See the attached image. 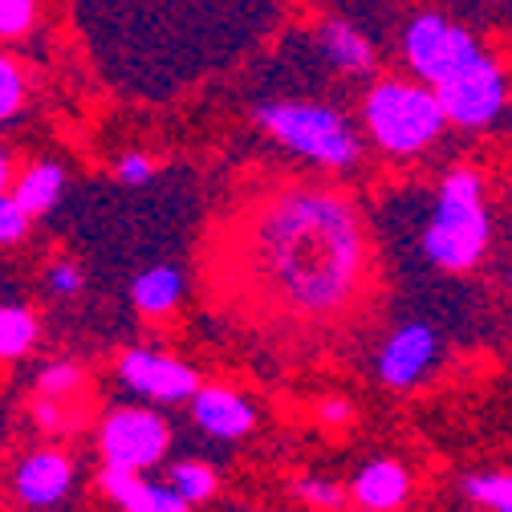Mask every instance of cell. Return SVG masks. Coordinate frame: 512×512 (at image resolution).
Masks as SVG:
<instances>
[{"label":"cell","mask_w":512,"mask_h":512,"mask_svg":"<svg viewBox=\"0 0 512 512\" xmlns=\"http://www.w3.org/2000/svg\"><path fill=\"white\" fill-rule=\"evenodd\" d=\"M248 261L269 297L301 317H334L362 289L366 236L350 200L322 187H289L261 204Z\"/></svg>","instance_id":"6da1fadb"},{"label":"cell","mask_w":512,"mask_h":512,"mask_svg":"<svg viewBox=\"0 0 512 512\" xmlns=\"http://www.w3.org/2000/svg\"><path fill=\"white\" fill-rule=\"evenodd\" d=\"M492 240V220L484 208V175L472 167L447 171L431 208V224L423 232L427 261L443 273H468L480 265Z\"/></svg>","instance_id":"7a4b0ae2"},{"label":"cell","mask_w":512,"mask_h":512,"mask_svg":"<svg viewBox=\"0 0 512 512\" xmlns=\"http://www.w3.org/2000/svg\"><path fill=\"white\" fill-rule=\"evenodd\" d=\"M362 122H366V135L374 139V147L391 159L423 155L447 131L431 86H423L415 78L374 82L362 102Z\"/></svg>","instance_id":"3957f363"},{"label":"cell","mask_w":512,"mask_h":512,"mask_svg":"<svg viewBox=\"0 0 512 512\" xmlns=\"http://www.w3.org/2000/svg\"><path fill=\"white\" fill-rule=\"evenodd\" d=\"M252 118L285 151H293V155H301L317 167H326V171L354 167L358 155H362L354 126L334 106H322V102H261L252 110Z\"/></svg>","instance_id":"277c9868"},{"label":"cell","mask_w":512,"mask_h":512,"mask_svg":"<svg viewBox=\"0 0 512 512\" xmlns=\"http://www.w3.org/2000/svg\"><path fill=\"white\" fill-rule=\"evenodd\" d=\"M431 94H435L447 126H460V131H488L492 122H500L504 102H508L504 66L488 49H480L464 70H456L452 78L431 86Z\"/></svg>","instance_id":"5b68a950"},{"label":"cell","mask_w":512,"mask_h":512,"mask_svg":"<svg viewBox=\"0 0 512 512\" xmlns=\"http://www.w3.org/2000/svg\"><path fill=\"white\" fill-rule=\"evenodd\" d=\"M480 37L472 29H464L460 21L443 17V13H419L407 21L403 29V57L407 70L415 74V82L423 86H439L443 78H452L456 70H464L468 61L480 53Z\"/></svg>","instance_id":"8992f818"},{"label":"cell","mask_w":512,"mask_h":512,"mask_svg":"<svg viewBox=\"0 0 512 512\" xmlns=\"http://www.w3.org/2000/svg\"><path fill=\"white\" fill-rule=\"evenodd\" d=\"M98 447L106 464L147 472L171 452V423L155 407H114L98 427Z\"/></svg>","instance_id":"52a82bcc"},{"label":"cell","mask_w":512,"mask_h":512,"mask_svg":"<svg viewBox=\"0 0 512 512\" xmlns=\"http://www.w3.org/2000/svg\"><path fill=\"white\" fill-rule=\"evenodd\" d=\"M118 382L131 395L171 407V403H187L200 387V370L187 366L171 354H159L151 346H135L118 358Z\"/></svg>","instance_id":"ba28073f"},{"label":"cell","mask_w":512,"mask_h":512,"mask_svg":"<svg viewBox=\"0 0 512 512\" xmlns=\"http://www.w3.org/2000/svg\"><path fill=\"white\" fill-rule=\"evenodd\" d=\"M435 354H439V338H435L431 326H423V322L399 326L387 342H382V350H378V378H382V387L411 391L415 382H423L427 370L435 366Z\"/></svg>","instance_id":"9c48e42d"},{"label":"cell","mask_w":512,"mask_h":512,"mask_svg":"<svg viewBox=\"0 0 512 512\" xmlns=\"http://www.w3.org/2000/svg\"><path fill=\"white\" fill-rule=\"evenodd\" d=\"M187 403H191V419H196V427L212 439L236 443L256 427V407L232 387H204L200 382L196 395H191Z\"/></svg>","instance_id":"30bf717a"},{"label":"cell","mask_w":512,"mask_h":512,"mask_svg":"<svg viewBox=\"0 0 512 512\" xmlns=\"http://www.w3.org/2000/svg\"><path fill=\"white\" fill-rule=\"evenodd\" d=\"M17 496L29 508H53L74 488V460L66 452H33L17 468Z\"/></svg>","instance_id":"8fae6325"},{"label":"cell","mask_w":512,"mask_h":512,"mask_svg":"<svg viewBox=\"0 0 512 512\" xmlns=\"http://www.w3.org/2000/svg\"><path fill=\"white\" fill-rule=\"evenodd\" d=\"M102 488L122 512H191V504L179 500V492L171 484L143 480V472H131V468L106 464L102 468Z\"/></svg>","instance_id":"7c38bea8"},{"label":"cell","mask_w":512,"mask_h":512,"mask_svg":"<svg viewBox=\"0 0 512 512\" xmlns=\"http://www.w3.org/2000/svg\"><path fill=\"white\" fill-rule=\"evenodd\" d=\"M350 496L362 512H395L411 496V472L399 460H370L350 480Z\"/></svg>","instance_id":"4fadbf2b"},{"label":"cell","mask_w":512,"mask_h":512,"mask_svg":"<svg viewBox=\"0 0 512 512\" xmlns=\"http://www.w3.org/2000/svg\"><path fill=\"white\" fill-rule=\"evenodd\" d=\"M317 45H322V57L338 74H370L374 70V45L362 29H354L350 21H338V17H326L317 21Z\"/></svg>","instance_id":"5bb4252c"},{"label":"cell","mask_w":512,"mask_h":512,"mask_svg":"<svg viewBox=\"0 0 512 512\" xmlns=\"http://www.w3.org/2000/svg\"><path fill=\"white\" fill-rule=\"evenodd\" d=\"M9 187H13V200L25 208V216L37 220L61 200V191H66V171H61L57 163H49V159H41V163L25 167Z\"/></svg>","instance_id":"9a60e30c"},{"label":"cell","mask_w":512,"mask_h":512,"mask_svg":"<svg viewBox=\"0 0 512 512\" xmlns=\"http://www.w3.org/2000/svg\"><path fill=\"white\" fill-rule=\"evenodd\" d=\"M131 301L143 317H167L183 301V273L175 265H151L135 277Z\"/></svg>","instance_id":"2e32d148"},{"label":"cell","mask_w":512,"mask_h":512,"mask_svg":"<svg viewBox=\"0 0 512 512\" xmlns=\"http://www.w3.org/2000/svg\"><path fill=\"white\" fill-rule=\"evenodd\" d=\"M37 334L41 330H37L33 309L13 305V301H0V362L25 358L37 346Z\"/></svg>","instance_id":"e0dca14e"},{"label":"cell","mask_w":512,"mask_h":512,"mask_svg":"<svg viewBox=\"0 0 512 512\" xmlns=\"http://www.w3.org/2000/svg\"><path fill=\"white\" fill-rule=\"evenodd\" d=\"M167 484H171V488L179 492V500H187V504H204V500H212L216 488H220L216 472H212L208 464H200V460H179V464H171Z\"/></svg>","instance_id":"ac0fdd59"},{"label":"cell","mask_w":512,"mask_h":512,"mask_svg":"<svg viewBox=\"0 0 512 512\" xmlns=\"http://www.w3.org/2000/svg\"><path fill=\"white\" fill-rule=\"evenodd\" d=\"M464 496L488 512H512V480L504 472H472L464 476Z\"/></svg>","instance_id":"d6986e66"},{"label":"cell","mask_w":512,"mask_h":512,"mask_svg":"<svg viewBox=\"0 0 512 512\" xmlns=\"http://www.w3.org/2000/svg\"><path fill=\"white\" fill-rule=\"evenodd\" d=\"M78 387H82V370L74 362H49L37 374V395L41 399H61L66 403V395H74Z\"/></svg>","instance_id":"ffe728a7"},{"label":"cell","mask_w":512,"mask_h":512,"mask_svg":"<svg viewBox=\"0 0 512 512\" xmlns=\"http://www.w3.org/2000/svg\"><path fill=\"white\" fill-rule=\"evenodd\" d=\"M21 106H25V70L9 53H0V122L17 118Z\"/></svg>","instance_id":"44dd1931"},{"label":"cell","mask_w":512,"mask_h":512,"mask_svg":"<svg viewBox=\"0 0 512 512\" xmlns=\"http://www.w3.org/2000/svg\"><path fill=\"white\" fill-rule=\"evenodd\" d=\"M297 496L317 512H338L346 504V488L338 480H326V476H301L297 480Z\"/></svg>","instance_id":"7402d4cb"},{"label":"cell","mask_w":512,"mask_h":512,"mask_svg":"<svg viewBox=\"0 0 512 512\" xmlns=\"http://www.w3.org/2000/svg\"><path fill=\"white\" fill-rule=\"evenodd\" d=\"M37 21V0H0V41L29 33Z\"/></svg>","instance_id":"603a6c76"},{"label":"cell","mask_w":512,"mask_h":512,"mask_svg":"<svg viewBox=\"0 0 512 512\" xmlns=\"http://www.w3.org/2000/svg\"><path fill=\"white\" fill-rule=\"evenodd\" d=\"M29 232L25 208L13 200V191H0V244H21Z\"/></svg>","instance_id":"cb8c5ba5"},{"label":"cell","mask_w":512,"mask_h":512,"mask_svg":"<svg viewBox=\"0 0 512 512\" xmlns=\"http://www.w3.org/2000/svg\"><path fill=\"white\" fill-rule=\"evenodd\" d=\"M118 179L131 183V187L151 183V179H155V159H151L147 151H126V155L118 159Z\"/></svg>","instance_id":"d4e9b609"},{"label":"cell","mask_w":512,"mask_h":512,"mask_svg":"<svg viewBox=\"0 0 512 512\" xmlns=\"http://www.w3.org/2000/svg\"><path fill=\"white\" fill-rule=\"evenodd\" d=\"M45 281H49V289H53L57 297H74V293H82V269H78V265H70V261L49 265Z\"/></svg>","instance_id":"484cf974"},{"label":"cell","mask_w":512,"mask_h":512,"mask_svg":"<svg viewBox=\"0 0 512 512\" xmlns=\"http://www.w3.org/2000/svg\"><path fill=\"white\" fill-rule=\"evenodd\" d=\"M317 419H322L326 427H350L354 423V407L346 403V399H322V403H317Z\"/></svg>","instance_id":"4316f807"},{"label":"cell","mask_w":512,"mask_h":512,"mask_svg":"<svg viewBox=\"0 0 512 512\" xmlns=\"http://www.w3.org/2000/svg\"><path fill=\"white\" fill-rule=\"evenodd\" d=\"M61 399H37V423L41 427H49V431H57L61 427Z\"/></svg>","instance_id":"83f0119b"},{"label":"cell","mask_w":512,"mask_h":512,"mask_svg":"<svg viewBox=\"0 0 512 512\" xmlns=\"http://www.w3.org/2000/svg\"><path fill=\"white\" fill-rule=\"evenodd\" d=\"M9 183H13V159L5 147H0V191H9Z\"/></svg>","instance_id":"f1b7e54d"}]
</instances>
